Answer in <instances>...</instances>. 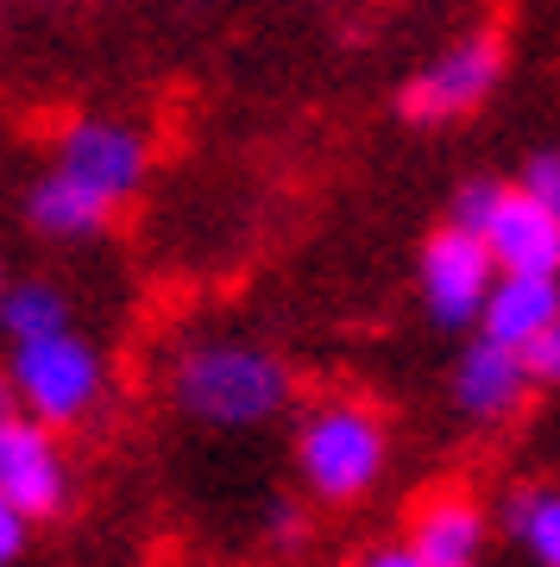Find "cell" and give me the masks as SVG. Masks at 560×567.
<instances>
[{
  "mask_svg": "<svg viewBox=\"0 0 560 567\" xmlns=\"http://www.w3.org/2000/svg\"><path fill=\"white\" fill-rule=\"evenodd\" d=\"M522 365H529V379H536L541 391H560V316L522 347Z\"/></svg>",
  "mask_w": 560,
  "mask_h": 567,
  "instance_id": "17",
  "label": "cell"
},
{
  "mask_svg": "<svg viewBox=\"0 0 560 567\" xmlns=\"http://www.w3.org/2000/svg\"><path fill=\"white\" fill-rule=\"evenodd\" d=\"M353 567H435V561H422L409 543H378V548H365Z\"/></svg>",
  "mask_w": 560,
  "mask_h": 567,
  "instance_id": "20",
  "label": "cell"
},
{
  "mask_svg": "<svg viewBox=\"0 0 560 567\" xmlns=\"http://www.w3.org/2000/svg\"><path fill=\"white\" fill-rule=\"evenodd\" d=\"M498 517L536 567H560V486H510Z\"/></svg>",
  "mask_w": 560,
  "mask_h": 567,
  "instance_id": "13",
  "label": "cell"
},
{
  "mask_svg": "<svg viewBox=\"0 0 560 567\" xmlns=\"http://www.w3.org/2000/svg\"><path fill=\"white\" fill-rule=\"evenodd\" d=\"M0 290H7V284H0Z\"/></svg>",
  "mask_w": 560,
  "mask_h": 567,
  "instance_id": "22",
  "label": "cell"
},
{
  "mask_svg": "<svg viewBox=\"0 0 560 567\" xmlns=\"http://www.w3.org/2000/svg\"><path fill=\"white\" fill-rule=\"evenodd\" d=\"M25 536H32V517L13 498H0V567H13L25 555Z\"/></svg>",
  "mask_w": 560,
  "mask_h": 567,
  "instance_id": "19",
  "label": "cell"
},
{
  "mask_svg": "<svg viewBox=\"0 0 560 567\" xmlns=\"http://www.w3.org/2000/svg\"><path fill=\"white\" fill-rule=\"evenodd\" d=\"M297 480L315 505H360L391 473V423L360 398H321L297 423Z\"/></svg>",
  "mask_w": 560,
  "mask_h": 567,
  "instance_id": "2",
  "label": "cell"
},
{
  "mask_svg": "<svg viewBox=\"0 0 560 567\" xmlns=\"http://www.w3.org/2000/svg\"><path fill=\"white\" fill-rule=\"evenodd\" d=\"M58 171H70L76 183H89L95 196H107V203L121 208V203H133V196H139L145 171H152V145H145L139 126L89 114V121H70V126H63Z\"/></svg>",
  "mask_w": 560,
  "mask_h": 567,
  "instance_id": "7",
  "label": "cell"
},
{
  "mask_svg": "<svg viewBox=\"0 0 560 567\" xmlns=\"http://www.w3.org/2000/svg\"><path fill=\"white\" fill-rule=\"evenodd\" d=\"M265 536H271V548H302L309 543V517L290 498H278V505L265 511Z\"/></svg>",
  "mask_w": 560,
  "mask_h": 567,
  "instance_id": "18",
  "label": "cell"
},
{
  "mask_svg": "<svg viewBox=\"0 0 560 567\" xmlns=\"http://www.w3.org/2000/svg\"><path fill=\"white\" fill-rule=\"evenodd\" d=\"M498 196H504V183H498V177H466L460 189H454V208H447V221H460V227H473V234H479Z\"/></svg>",
  "mask_w": 560,
  "mask_h": 567,
  "instance_id": "16",
  "label": "cell"
},
{
  "mask_svg": "<svg viewBox=\"0 0 560 567\" xmlns=\"http://www.w3.org/2000/svg\"><path fill=\"white\" fill-rule=\"evenodd\" d=\"M517 183L536 196V203H548L560 215V145H541V152H529L517 171Z\"/></svg>",
  "mask_w": 560,
  "mask_h": 567,
  "instance_id": "15",
  "label": "cell"
},
{
  "mask_svg": "<svg viewBox=\"0 0 560 567\" xmlns=\"http://www.w3.org/2000/svg\"><path fill=\"white\" fill-rule=\"evenodd\" d=\"M0 498H13L32 524L70 505V461L58 447V429L25 410L0 416Z\"/></svg>",
  "mask_w": 560,
  "mask_h": 567,
  "instance_id": "6",
  "label": "cell"
},
{
  "mask_svg": "<svg viewBox=\"0 0 560 567\" xmlns=\"http://www.w3.org/2000/svg\"><path fill=\"white\" fill-rule=\"evenodd\" d=\"M560 316V278H541V271H498L491 297H485L479 334L504 347H529L541 328Z\"/></svg>",
  "mask_w": 560,
  "mask_h": 567,
  "instance_id": "11",
  "label": "cell"
},
{
  "mask_svg": "<svg viewBox=\"0 0 560 567\" xmlns=\"http://www.w3.org/2000/svg\"><path fill=\"white\" fill-rule=\"evenodd\" d=\"M491 284H498V259H491V246L485 234L460 221H440L416 252V297H422V316L447 334H460V328H479L485 316V297H491Z\"/></svg>",
  "mask_w": 560,
  "mask_h": 567,
  "instance_id": "5",
  "label": "cell"
},
{
  "mask_svg": "<svg viewBox=\"0 0 560 567\" xmlns=\"http://www.w3.org/2000/svg\"><path fill=\"white\" fill-rule=\"evenodd\" d=\"M7 379H13V398L25 416H39L51 429H76L107 391V365H101L95 341H82L76 328H58L39 341H13Z\"/></svg>",
  "mask_w": 560,
  "mask_h": 567,
  "instance_id": "3",
  "label": "cell"
},
{
  "mask_svg": "<svg viewBox=\"0 0 560 567\" xmlns=\"http://www.w3.org/2000/svg\"><path fill=\"white\" fill-rule=\"evenodd\" d=\"M20 404V398H13V379H7V372H0V416H7V410Z\"/></svg>",
  "mask_w": 560,
  "mask_h": 567,
  "instance_id": "21",
  "label": "cell"
},
{
  "mask_svg": "<svg viewBox=\"0 0 560 567\" xmlns=\"http://www.w3.org/2000/svg\"><path fill=\"white\" fill-rule=\"evenodd\" d=\"M504 70H510V44H504L491 25L460 32L447 51H435V58L397 89V114L409 126H454V121H466V114H479V107L498 95Z\"/></svg>",
  "mask_w": 560,
  "mask_h": 567,
  "instance_id": "4",
  "label": "cell"
},
{
  "mask_svg": "<svg viewBox=\"0 0 560 567\" xmlns=\"http://www.w3.org/2000/svg\"><path fill=\"white\" fill-rule=\"evenodd\" d=\"M58 328H70V297L51 278H20L0 290V334L7 341H39Z\"/></svg>",
  "mask_w": 560,
  "mask_h": 567,
  "instance_id": "14",
  "label": "cell"
},
{
  "mask_svg": "<svg viewBox=\"0 0 560 567\" xmlns=\"http://www.w3.org/2000/svg\"><path fill=\"white\" fill-rule=\"evenodd\" d=\"M485 246L498 271H541V278H560V215L548 203H536L522 183H504V196L485 215Z\"/></svg>",
  "mask_w": 560,
  "mask_h": 567,
  "instance_id": "10",
  "label": "cell"
},
{
  "mask_svg": "<svg viewBox=\"0 0 560 567\" xmlns=\"http://www.w3.org/2000/svg\"><path fill=\"white\" fill-rule=\"evenodd\" d=\"M529 391H536V379H529V365H522V347H504V341H491V334L473 328V341L460 347L454 379H447L454 410H460L466 423L498 429V423H510V416H522Z\"/></svg>",
  "mask_w": 560,
  "mask_h": 567,
  "instance_id": "8",
  "label": "cell"
},
{
  "mask_svg": "<svg viewBox=\"0 0 560 567\" xmlns=\"http://www.w3.org/2000/svg\"><path fill=\"white\" fill-rule=\"evenodd\" d=\"M25 221L39 227L44 240H95L101 227L114 221V203L51 164V171L25 189Z\"/></svg>",
  "mask_w": 560,
  "mask_h": 567,
  "instance_id": "12",
  "label": "cell"
},
{
  "mask_svg": "<svg viewBox=\"0 0 560 567\" xmlns=\"http://www.w3.org/2000/svg\"><path fill=\"white\" fill-rule=\"evenodd\" d=\"M403 543L435 567H479L485 543H491V511H485L466 486H435L409 505Z\"/></svg>",
  "mask_w": 560,
  "mask_h": 567,
  "instance_id": "9",
  "label": "cell"
},
{
  "mask_svg": "<svg viewBox=\"0 0 560 567\" xmlns=\"http://www.w3.org/2000/svg\"><path fill=\"white\" fill-rule=\"evenodd\" d=\"M290 365L259 341H196L170 365V404L201 429H265L290 410Z\"/></svg>",
  "mask_w": 560,
  "mask_h": 567,
  "instance_id": "1",
  "label": "cell"
}]
</instances>
